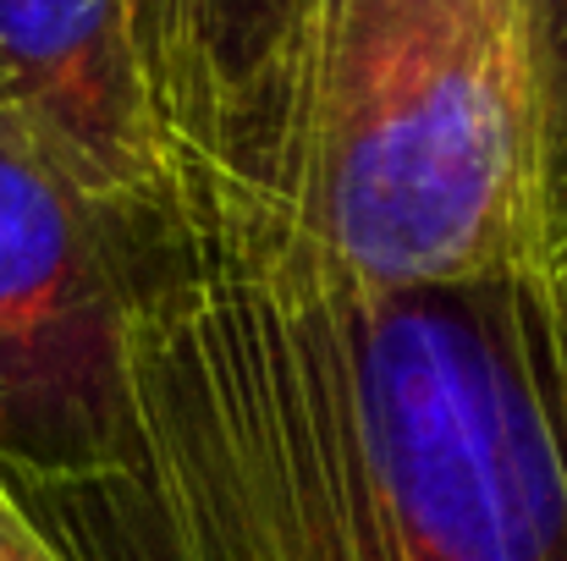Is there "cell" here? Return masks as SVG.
<instances>
[{
	"label": "cell",
	"instance_id": "6da1fadb",
	"mask_svg": "<svg viewBox=\"0 0 567 561\" xmlns=\"http://www.w3.org/2000/svg\"><path fill=\"white\" fill-rule=\"evenodd\" d=\"M105 226L144 561H567V248L364 287L183 144Z\"/></svg>",
	"mask_w": 567,
	"mask_h": 561
},
{
	"label": "cell",
	"instance_id": "7a4b0ae2",
	"mask_svg": "<svg viewBox=\"0 0 567 561\" xmlns=\"http://www.w3.org/2000/svg\"><path fill=\"white\" fill-rule=\"evenodd\" d=\"M220 166L364 287L557 248L524 0H303L270 111Z\"/></svg>",
	"mask_w": 567,
	"mask_h": 561
},
{
	"label": "cell",
	"instance_id": "3957f363",
	"mask_svg": "<svg viewBox=\"0 0 567 561\" xmlns=\"http://www.w3.org/2000/svg\"><path fill=\"white\" fill-rule=\"evenodd\" d=\"M0 468L22 490L116 496L133 474L122 281L105 209L0 111Z\"/></svg>",
	"mask_w": 567,
	"mask_h": 561
},
{
	"label": "cell",
	"instance_id": "277c9868",
	"mask_svg": "<svg viewBox=\"0 0 567 561\" xmlns=\"http://www.w3.org/2000/svg\"><path fill=\"white\" fill-rule=\"evenodd\" d=\"M0 111L94 209L161 187L133 0H0Z\"/></svg>",
	"mask_w": 567,
	"mask_h": 561
},
{
	"label": "cell",
	"instance_id": "5b68a950",
	"mask_svg": "<svg viewBox=\"0 0 567 561\" xmlns=\"http://www.w3.org/2000/svg\"><path fill=\"white\" fill-rule=\"evenodd\" d=\"M303 0H133L161 144L237 160L281 83Z\"/></svg>",
	"mask_w": 567,
	"mask_h": 561
},
{
	"label": "cell",
	"instance_id": "8992f818",
	"mask_svg": "<svg viewBox=\"0 0 567 561\" xmlns=\"http://www.w3.org/2000/svg\"><path fill=\"white\" fill-rule=\"evenodd\" d=\"M524 28H529L535 116H540V193H546V226L557 231L567 198V0H524Z\"/></svg>",
	"mask_w": 567,
	"mask_h": 561
},
{
	"label": "cell",
	"instance_id": "52a82bcc",
	"mask_svg": "<svg viewBox=\"0 0 567 561\" xmlns=\"http://www.w3.org/2000/svg\"><path fill=\"white\" fill-rule=\"evenodd\" d=\"M0 561H78V557H66L61 540L33 518V507L6 479V468H0Z\"/></svg>",
	"mask_w": 567,
	"mask_h": 561
},
{
	"label": "cell",
	"instance_id": "ba28073f",
	"mask_svg": "<svg viewBox=\"0 0 567 561\" xmlns=\"http://www.w3.org/2000/svg\"><path fill=\"white\" fill-rule=\"evenodd\" d=\"M551 237H557V248H567V198H563V215H557V231Z\"/></svg>",
	"mask_w": 567,
	"mask_h": 561
}]
</instances>
